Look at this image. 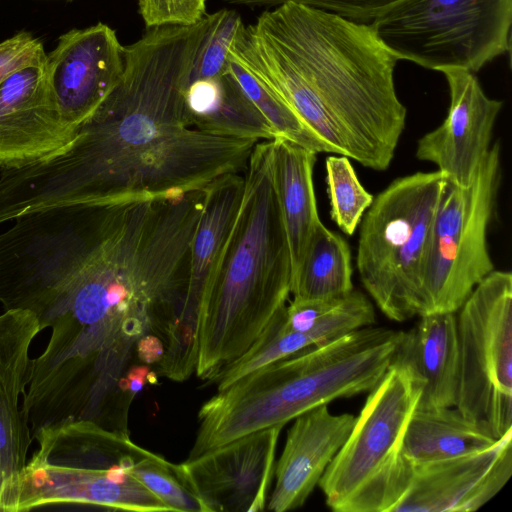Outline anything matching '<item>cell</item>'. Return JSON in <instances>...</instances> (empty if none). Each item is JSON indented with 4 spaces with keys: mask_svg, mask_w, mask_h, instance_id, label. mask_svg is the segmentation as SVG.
Returning a JSON list of instances; mask_svg holds the SVG:
<instances>
[{
    "mask_svg": "<svg viewBox=\"0 0 512 512\" xmlns=\"http://www.w3.org/2000/svg\"><path fill=\"white\" fill-rule=\"evenodd\" d=\"M282 426L235 439L176 464L203 512H258L267 504Z\"/></svg>",
    "mask_w": 512,
    "mask_h": 512,
    "instance_id": "obj_11",
    "label": "cell"
},
{
    "mask_svg": "<svg viewBox=\"0 0 512 512\" xmlns=\"http://www.w3.org/2000/svg\"><path fill=\"white\" fill-rule=\"evenodd\" d=\"M421 390V380L412 369L393 361L369 392L346 441L318 483L331 510L392 511L412 475L403 444Z\"/></svg>",
    "mask_w": 512,
    "mask_h": 512,
    "instance_id": "obj_6",
    "label": "cell"
},
{
    "mask_svg": "<svg viewBox=\"0 0 512 512\" xmlns=\"http://www.w3.org/2000/svg\"><path fill=\"white\" fill-rule=\"evenodd\" d=\"M351 252L339 234L320 222L291 279L295 301L340 298L353 290Z\"/></svg>",
    "mask_w": 512,
    "mask_h": 512,
    "instance_id": "obj_24",
    "label": "cell"
},
{
    "mask_svg": "<svg viewBox=\"0 0 512 512\" xmlns=\"http://www.w3.org/2000/svg\"><path fill=\"white\" fill-rule=\"evenodd\" d=\"M501 181L500 147H490L467 187L447 180L421 270V315L456 313L494 270L487 233Z\"/></svg>",
    "mask_w": 512,
    "mask_h": 512,
    "instance_id": "obj_9",
    "label": "cell"
},
{
    "mask_svg": "<svg viewBox=\"0 0 512 512\" xmlns=\"http://www.w3.org/2000/svg\"><path fill=\"white\" fill-rule=\"evenodd\" d=\"M41 331L30 310L7 309L0 314V512H17L32 443L22 402L31 380L30 347Z\"/></svg>",
    "mask_w": 512,
    "mask_h": 512,
    "instance_id": "obj_14",
    "label": "cell"
},
{
    "mask_svg": "<svg viewBox=\"0 0 512 512\" xmlns=\"http://www.w3.org/2000/svg\"><path fill=\"white\" fill-rule=\"evenodd\" d=\"M446 183L438 170L397 178L374 198L360 222L359 277L393 321L421 313L422 264Z\"/></svg>",
    "mask_w": 512,
    "mask_h": 512,
    "instance_id": "obj_7",
    "label": "cell"
},
{
    "mask_svg": "<svg viewBox=\"0 0 512 512\" xmlns=\"http://www.w3.org/2000/svg\"><path fill=\"white\" fill-rule=\"evenodd\" d=\"M496 441L456 407L416 409L406 429L403 455L415 466L478 452Z\"/></svg>",
    "mask_w": 512,
    "mask_h": 512,
    "instance_id": "obj_23",
    "label": "cell"
},
{
    "mask_svg": "<svg viewBox=\"0 0 512 512\" xmlns=\"http://www.w3.org/2000/svg\"><path fill=\"white\" fill-rule=\"evenodd\" d=\"M421 380L416 409L455 407L460 382V349L456 313H431L403 332L394 358Z\"/></svg>",
    "mask_w": 512,
    "mask_h": 512,
    "instance_id": "obj_19",
    "label": "cell"
},
{
    "mask_svg": "<svg viewBox=\"0 0 512 512\" xmlns=\"http://www.w3.org/2000/svg\"><path fill=\"white\" fill-rule=\"evenodd\" d=\"M456 408L496 440L512 431V274L493 270L456 312Z\"/></svg>",
    "mask_w": 512,
    "mask_h": 512,
    "instance_id": "obj_10",
    "label": "cell"
},
{
    "mask_svg": "<svg viewBox=\"0 0 512 512\" xmlns=\"http://www.w3.org/2000/svg\"><path fill=\"white\" fill-rule=\"evenodd\" d=\"M450 104L445 120L417 142L415 156L435 164L448 181L467 187L490 149L503 102L489 98L475 73L457 67L440 70Z\"/></svg>",
    "mask_w": 512,
    "mask_h": 512,
    "instance_id": "obj_12",
    "label": "cell"
},
{
    "mask_svg": "<svg viewBox=\"0 0 512 512\" xmlns=\"http://www.w3.org/2000/svg\"><path fill=\"white\" fill-rule=\"evenodd\" d=\"M512 475V431L491 447L413 466L391 512H472L493 499Z\"/></svg>",
    "mask_w": 512,
    "mask_h": 512,
    "instance_id": "obj_16",
    "label": "cell"
},
{
    "mask_svg": "<svg viewBox=\"0 0 512 512\" xmlns=\"http://www.w3.org/2000/svg\"><path fill=\"white\" fill-rule=\"evenodd\" d=\"M46 53L0 82V167L19 168L67 145L76 130L64 122L52 91Z\"/></svg>",
    "mask_w": 512,
    "mask_h": 512,
    "instance_id": "obj_13",
    "label": "cell"
},
{
    "mask_svg": "<svg viewBox=\"0 0 512 512\" xmlns=\"http://www.w3.org/2000/svg\"><path fill=\"white\" fill-rule=\"evenodd\" d=\"M230 4L278 7L297 3L331 12L347 19L369 24L378 12L395 0H224Z\"/></svg>",
    "mask_w": 512,
    "mask_h": 512,
    "instance_id": "obj_29",
    "label": "cell"
},
{
    "mask_svg": "<svg viewBox=\"0 0 512 512\" xmlns=\"http://www.w3.org/2000/svg\"><path fill=\"white\" fill-rule=\"evenodd\" d=\"M209 25L197 50L189 83L217 77L227 71L228 52L244 28L235 10L222 9L209 14Z\"/></svg>",
    "mask_w": 512,
    "mask_h": 512,
    "instance_id": "obj_27",
    "label": "cell"
},
{
    "mask_svg": "<svg viewBox=\"0 0 512 512\" xmlns=\"http://www.w3.org/2000/svg\"><path fill=\"white\" fill-rule=\"evenodd\" d=\"M315 162V153L283 137L272 139V182L289 243L292 276L321 222L313 185Z\"/></svg>",
    "mask_w": 512,
    "mask_h": 512,
    "instance_id": "obj_20",
    "label": "cell"
},
{
    "mask_svg": "<svg viewBox=\"0 0 512 512\" xmlns=\"http://www.w3.org/2000/svg\"><path fill=\"white\" fill-rule=\"evenodd\" d=\"M32 438L37 449L23 472L17 512L58 504L171 511L132 475L149 451L129 433L89 420H65L40 427Z\"/></svg>",
    "mask_w": 512,
    "mask_h": 512,
    "instance_id": "obj_5",
    "label": "cell"
},
{
    "mask_svg": "<svg viewBox=\"0 0 512 512\" xmlns=\"http://www.w3.org/2000/svg\"><path fill=\"white\" fill-rule=\"evenodd\" d=\"M46 65L63 120L76 130L119 82L124 46L103 23L72 29L59 37Z\"/></svg>",
    "mask_w": 512,
    "mask_h": 512,
    "instance_id": "obj_15",
    "label": "cell"
},
{
    "mask_svg": "<svg viewBox=\"0 0 512 512\" xmlns=\"http://www.w3.org/2000/svg\"><path fill=\"white\" fill-rule=\"evenodd\" d=\"M148 28L162 25H191L206 14V0H137Z\"/></svg>",
    "mask_w": 512,
    "mask_h": 512,
    "instance_id": "obj_30",
    "label": "cell"
},
{
    "mask_svg": "<svg viewBox=\"0 0 512 512\" xmlns=\"http://www.w3.org/2000/svg\"><path fill=\"white\" fill-rule=\"evenodd\" d=\"M330 215L338 228L352 236L374 200L358 179L347 156H329L325 160Z\"/></svg>",
    "mask_w": 512,
    "mask_h": 512,
    "instance_id": "obj_26",
    "label": "cell"
},
{
    "mask_svg": "<svg viewBox=\"0 0 512 512\" xmlns=\"http://www.w3.org/2000/svg\"><path fill=\"white\" fill-rule=\"evenodd\" d=\"M355 422L350 413L332 414L327 404L295 418L275 464V487L268 510L286 512L304 505L346 441Z\"/></svg>",
    "mask_w": 512,
    "mask_h": 512,
    "instance_id": "obj_17",
    "label": "cell"
},
{
    "mask_svg": "<svg viewBox=\"0 0 512 512\" xmlns=\"http://www.w3.org/2000/svg\"><path fill=\"white\" fill-rule=\"evenodd\" d=\"M228 71L267 120L276 137H283L315 154H336L335 149L309 128L285 101L247 69L229 58Z\"/></svg>",
    "mask_w": 512,
    "mask_h": 512,
    "instance_id": "obj_25",
    "label": "cell"
},
{
    "mask_svg": "<svg viewBox=\"0 0 512 512\" xmlns=\"http://www.w3.org/2000/svg\"><path fill=\"white\" fill-rule=\"evenodd\" d=\"M41 41L21 32L0 42V82L13 71L44 55Z\"/></svg>",
    "mask_w": 512,
    "mask_h": 512,
    "instance_id": "obj_31",
    "label": "cell"
},
{
    "mask_svg": "<svg viewBox=\"0 0 512 512\" xmlns=\"http://www.w3.org/2000/svg\"><path fill=\"white\" fill-rule=\"evenodd\" d=\"M369 24L398 60L476 74L510 52L512 0H396Z\"/></svg>",
    "mask_w": 512,
    "mask_h": 512,
    "instance_id": "obj_8",
    "label": "cell"
},
{
    "mask_svg": "<svg viewBox=\"0 0 512 512\" xmlns=\"http://www.w3.org/2000/svg\"><path fill=\"white\" fill-rule=\"evenodd\" d=\"M185 102L191 123L200 130L257 141L276 137L228 68L217 77L188 83Z\"/></svg>",
    "mask_w": 512,
    "mask_h": 512,
    "instance_id": "obj_22",
    "label": "cell"
},
{
    "mask_svg": "<svg viewBox=\"0 0 512 512\" xmlns=\"http://www.w3.org/2000/svg\"><path fill=\"white\" fill-rule=\"evenodd\" d=\"M285 306L276 312L250 348L221 371L214 381L218 385L217 390L275 361L373 325L376 321L370 300L354 289L342 297L322 323L310 332L296 331L285 325Z\"/></svg>",
    "mask_w": 512,
    "mask_h": 512,
    "instance_id": "obj_18",
    "label": "cell"
},
{
    "mask_svg": "<svg viewBox=\"0 0 512 512\" xmlns=\"http://www.w3.org/2000/svg\"><path fill=\"white\" fill-rule=\"evenodd\" d=\"M209 21L152 27L124 46L119 82L71 141L2 169L0 224L55 207L203 189L244 172L259 141L200 130L188 117L185 92Z\"/></svg>",
    "mask_w": 512,
    "mask_h": 512,
    "instance_id": "obj_1",
    "label": "cell"
},
{
    "mask_svg": "<svg viewBox=\"0 0 512 512\" xmlns=\"http://www.w3.org/2000/svg\"><path fill=\"white\" fill-rule=\"evenodd\" d=\"M244 172L220 177L205 188L203 212L190 249L187 313L198 326L202 297L232 229L244 192Z\"/></svg>",
    "mask_w": 512,
    "mask_h": 512,
    "instance_id": "obj_21",
    "label": "cell"
},
{
    "mask_svg": "<svg viewBox=\"0 0 512 512\" xmlns=\"http://www.w3.org/2000/svg\"><path fill=\"white\" fill-rule=\"evenodd\" d=\"M131 473L171 511L203 512L200 501L183 483L176 464L162 456L149 451Z\"/></svg>",
    "mask_w": 512,
    "mask_h": 512,
    "instance_id": "obj_28",
    "label": "cell"
},
{
    "mask_svg": "<svg viewBox=\"0 0 512 512\" xmlns=\"http://www.w3.org/2000/svg\"><path fill=\"white\" fill-rule=\"evenodd\" d=\"M272 140L255 144L244 192L204 291L196 374L215 381L256 341L291 294L292 263L271 173Z\"/></svg>",
    "mask_w": 512,
    "mask_h": 512,
    "instance_id": "obj_3",
    "label": "cell"
},
{
    "mask_svg": "<svg viewBox=\"0 0 512 512\" xmlns=\"http://www.w3.org/2000/svg\"><path fill=\"white\" fill-rule=\"evenodd\" d=\"M404 331L365 326L257 369L207 400L189 459L302 413L370 392L393 363Z\"/></svg>",
    "mask_w": 512,
    "mask_h": 512,
    "instance_id": "obj_4",
    "label": "cell"
},
{
    "mask_svg": "<svg viewBox=\"0 0 512 512\" xmlns=\"http://www.w3.org/2000/svg\"><path fill=\"white\" fill-rule=\"evenodd\" d=\"M228 57L285 101L337 155L375 171L395 155L407 109L399 61L370 24L286 3L245 26Z\"/></svg>",
    "mask_w": 512,
    "mask_h": 512,
    "instance_id": "obj_2",
    "label": "cell"
}]
</instances>
